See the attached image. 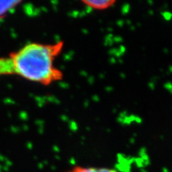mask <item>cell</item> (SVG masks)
Listing matches in <instances>:
<instances>
[{
  "label": "cell",
  "mask_w": 172,
  "mask_h": 172,
  "mask_svg": "<svg viewBox=\"0 0 172 172\" xmlns=\"http://www.w3.org/2000/svg\"><path fill=\"white\" fill-rule=\"evenodd\" d=\"M62 42L54 44L30 43L7 57H0L2 75H17L24 79L48 85L62 78L54 60L62 48Z\"/></svg>",
  "instance_id": "6da1fadb"
},
{
  "label": "cell",
  "mask_w": 172,
  "mask_h": 172,
  "mask_svg": "<svg viewBox=\"0 0 172 172\" xmlns=\"http://www.w3.org/2000/svg\"><path fill=\"white\" fill-rule=\"evenodd\" d=\"M82 3L94 10H106L113 7L116 2L113 0H85Z\"/></svg>",
  "instance_id": "7a4b0ae2"
},
{
  "label": "cell",
  "mask_w": 172,
  "mask_h": 172,
  "mask_svg": "<svg viewBox=\"0 0 172 172\" xmlns=\"http://www.w3.org/2000/svg\"><path fill=\"white\" fill-rule=\"evenodd\" d=\"M20 3V1H0V19L5 17Z\"/></svg>",
  "instance_id": "3957f363"
},
{
  "label": "cell",
  "mask_w": 172,
  "mask_h": 172,
  "mask_svg": "<svg viewBox=\"0 0 172 172\" xmlns=\"http://www.w3.org/2000/svg\"><path fill=\"white\" fill-rule=\"evenodd\" d=\"M66 172H119L116 169L106 167H86V166H76Z\"/></svg>",
  "instance_id": "277c9868"
}]
</instances>
